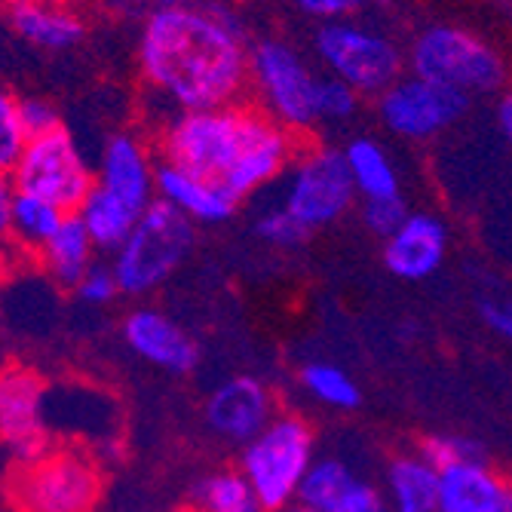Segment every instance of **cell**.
Instances as JSON below:
<instances>
[{"mask_svg":"<svg viewBox=\"0 0 512 512\" xmlns=\"http://www.w3.org/2000/svg\"><path fill=\"white\" fill-rule=\"evenodd\" d=\"M329 512H390V503L378 485L353 476V482L341 491V497L329 506Z\"/></svg>","mask_w":512,"mask_h":512,"instance_id":"32","label":"cell"},{"mask_svg":"<svg viewBox=\"0 0 512 512\" xmlns=\"http://www.w3.org/2000/svg\"><path fill=\"white\" fill-rule=\"evenodd\" d=\"M19 261H22V255L10 246L7 237H0V289L10 283V276L16 273Z\"/></svg>","mask_w":512,"mask_h":512,"instance_id":"39","label":"cell"},{"mask_svg":"<svg viewBox=\"0 0 512 512\" xmlns=\"http://www.w3.org/2000/svg\"><path fill=\"white\" fill-rule=\"evenodd\" d=\"M301 387L319 405L338 408V411H350L362 399V390L353 381L350 371L335 365V362H322V359L319 362H307L301 368Z\"/></svg>","mask_w":512,"mask_h":512,"instance_id":"26","label":"cell"},{"mask_svg":"<svg viewBox=\"0 0 512 512\" xmlns=\"http://www.w3.org/2000/svg\"><path fill=\"white\" fill-rule=\"evenodd\" d=\"M359 92L338 77H319L316 86V117L319 120H347L356 111Z\"/></svg>","mask_w":512,"mask_h":512,"instance_id":"31","label":"cell"},{"mask_svg":"<svg viewBox=\"0 0 512 512\" xmlns=\"http://www.w3.org/2000/svg\"><path fill=\"white\" fill-rule=\"evenodd\" d=\"M10 178L16 191L50 200L65 215H77L96 188V169L86 163L80 145L65 126L50 135L31 138Z\"/></svg>","mask_w":512,"mask_h":512,"instance_id":"6","label":"cell"},{"mask_svg":"<svg viewBox=\"0 0 512 512\" xmlns=\"http://www.w3.org/2000/svg\"><path fill=\"white\" fill-rule=\"evenodd\" d=\"M353 470L341 457H316V463L310 467L304 485H301V497L298 503L316 509V512H329V506L341 497V491L353 482Z\"/></svg>","mask_w":512,"mask_h":512,"instance_id":"27","label":"cell"},{"mask_svg":"<svg viewBox=\"0 0 512 512\" xmlns=\"http://www.w3.org/2000/svg\"><path fill=\"white\" fill-rule=\"evenodd\" d=\"M13 197H16V184H13V178L0 172V237H7V227H10V209H13Z\"/></svg>","mask_w":512,"mask_h":512,"instance_id":"38","label":"cell"},{"mask_svg":"<svg viewBox=\"0 0 512 512\" xmlns=\"http://www.w3.org/2000/svg\"><path fill=\"white\" fill-rule=\"evenodd\" d=\"M448 255V227L430 212H408L396 234L384 240V264L393 276L421 283L433 276Z\"/></svg>","mask_w":512,"mask_h":512,"instance_id":"16","label":"cell"},{"mask_svg":"<svg viewBox=\"0 0 512 512\" xmlns=\"http://www.w3.org/2000/svg\"><path fill=\"white\" fill-rule=\"evenodd\" d=\"M0 512H10V506H7L4 500H0Z\"/></svg>","mask_w":512,"mask_h":512,"instance_id":"44","label":"cell"},{"mask_svg":"<svg viewBox=\"0 0 512 512\" xmlns=\"http://www.w3.org/2000/svg\"><path fill=\"white\" fill-rule=\"evenodd\" d=\"M344 160L353 178L356 197H362V203L399 197V172L375 138H353L344 148Z\"/></svg>","mask_w":512,"mask_h":512,"instance_id":"23","label":"cell"},{"mask_svg":"<svg viewBox=\"0 0 512 512\" xmlns=\"http://www.w3.org/2000/svg\"><path fill=\"white\" fill-rule=\"evenodd\" d=\"M145 80L181 111L234 105L249 77L240 34L212 13L194 7H160L138 40Z\"/></svg>","mask_w":512,"mask_h":512,"instance_id":"2","label":"cell"},{"mask_svg":"<svg viewBox=\"0 0 512 512\" xmlns=\"http://www.w3.org/2000/svg\"><path fill=\"white\" fill-rule=\"evenodd\" d=\"M414 77L470 92H494L503 83V62L491 46L460 28H430L411 50Z\"/></svg>","mask_w":512,"mask_h":512,"instance_id":"7","label":"cell"},{"mask_svg":"<svg viewBox=\"0 0 512 512\" xmlns=\"http://www.w3.org/2000/svg\"><path fill=\"white\" fill-rule=\"evenodd\" d=\"M417 454H421L430 467H436L439 473L457 467V463H467V460H482V448L467 439V436H427L421 442V448H417Z\"/></svg>","mask_w":512,"mask_h":512,"instance_id":"29","label":"cell"},{"mask_svg":"<svg viewBox=\"0 0 512 512\" xmlns=\"http://www.w3.org/2000/svg\"><path fill=\"white\" fill-rule=\"evenodd\" d=\"M316 463V439L301 414H276L240 454V473L255 488L267 512L298 503L301 485Z\"/></svg>","mask_w":512,"mask_h":512,"instance_id":"4","label":"cell"},{"mask_svg":"<svg viewBox=\"0 0 512 512\" xmlns=\"http://www.w3.org/2000/svg\"><path fill=\"white\" fill-rule=\"evenodd\" d=\"M482 319L491 325L500 338L512 341V301H488V304H482Z\"/></svg>","mask_w":512,"mask_h":512,"instance_id":"36","label":"cell"},{"mask_svg":"<svg viewBox=\"0 0 512 512\" xmlns=\"http://www.w3.org/2000/svg\"><path fill=\"white\" fill-rule=\"evenodd\" d=\"M255 234L270 243V246H279V249H292V246H301L307 237H310V230L301 227L283 206H273L267 212L258 215L255 221Z\"/></svg>","mask_w":512,"mask_h":512,"instance_id":"30","label":"cell"},{"mask_svg":"<svg viewBox=\"0 0 512 512\" xmlns=\"http://www.w3.org/2000/svg\"><path fill=\"white\" fill-rule=\"evenodd\" d=\"M191 243H194V224L157 200L138 218L129 240L114 252L111 270L120 283V292L145 295L163 286L181 267V261L188 258Z\"/></svg>","mask_w":512,"mask_h":512,"instance_id":"5","label":"cell"},{"mask_svg":"<svg viewBox=\"0 0 512 512\" xmlns=\"http://www.w3.org/2000/svg\"><path fill=\"white\" fill-rule=\"evenodd\" d=\"M25 148H28V135L19 117V99L10 89L0 86V172L13 175Z\"/></svg>","mask_w":512,"mask_h":512,"instance_id":"28","label":"cell"},{"mask_svg":"<svg viewBox=\"0 0 512 512\" xmlns=\"http://www.w3.org/2000/svg\"><path fill=\"white\" fill-rule=\"evenodd\" d=\"M157 148L163 163L218 184L237 203L264 191L298 157L295 132L243 105L181 111L163 126Z\"/></svg>","mask_w":512,"mask_h":512,"instance_id":"1","label":"cell"},{"mask_svg":"<svg viewBox=\"0 0 512 512\" xmlns=\"http://www.w3.org/2000/svg\"><path fill=\"white\" fill-rule=\"evenodd\" d=\"M0 371H4V365H0Z\"/></svg>","mask_w":512,"mask_h":512,"instance_id":"45","label":"cell"},{"mask_svg":"<svg viewBox=\"0 0 512 512\" xmlns=\"http://www.w3.org/2000/svg\"><path fill=\"white\" fill-rule=\"evenodd\" d=\"M77 218L83 221L86 234L92 237V243H96L99 252H117L129 240L132 227L138 224L142 215L96 184L92 194L86 197V203L80 206Z\"/></svg>","mask_w":512,"mask_h":512,"instance_id":"24","label":"cell"},{"mask_svg":"<svg viewBox=\"0 0 512 512\" xmlns=\"http://www.w3.org/2000/svg\"><path fill=\"white\" fill-rule=\"evenodd\" d=\"M497 120H500V129L506 135V142L512 145V92H509V96H503V102L497 108Z\"/></svg>","mask_w":512,"mask_h":512,"instance_id":"40","label":"cell"},{"mask_svg":"<svg viewBox=\"0 0 512 512\" xmlns=\"http://www.w3.org/2000/svg\"><path fill=\"white\" fill-rule=\"evenodd\" d=\"M96 184L138 215H145L157 203V163L151 148L138 135H114L102 151Z\"/></svg>","mask_w":512,"mask_h":512,"instance_id":"14","label":"cell"},{"mask_svg":"<svg viewBox=\"0 0 512 512\" xmlns=\"http://www.w3.org/2000/svg\"><path fill=\"white\" fill-rule=\"evenodd\" d=\"M74 295H77L83 304H89V307H105V304H111V301H114L117 295H123V292H120V283H117L114 270L105 267V264H96V267H92V270L80 279V283H77Z\"/></svg>","mask_w":512,"mask_h":512,"instance_id":"34","label":"cell"},{"mask_svg":"<svg viewBox=\"0 0 512 512\" xmlns=\"http://www.w3.org/2000/svg\"><path fill=\"white\" fill-rule=\"evenodd\" d=\"M46 381L28 365H4L0 371V445L13 463L31 460L53 445L46 414Z\"/></svg>","mask_w":512,"mask_h":512,"instance_id":"11","label":"cell"},{"mask_svg":"<svg viewBox=\"0 0 512 512\" xmlns=\"http://www.w3.org/2000/svg\"><path fill=\"white\" fill-rule=\"evenodd\" d=\"M10 28L43 50H68L83 37V19L56 4H43V0H7L4 4Z\"/></svg>","mask_w":512,"mask_h":512,"instance_id":"18","label":"cell"},{"mask_svg":"<svg viewBox=\"0 0 512 512\" xmlns=\"http://www.w3.org/2000/svg\"><path fill=\"white\" fill-rule=\"evenodd\" d=\"M359 0H298V7L310 16H319V19H335V16H344L350 13Z\"/></svg>","mask_w":512,"mask_h":512,"instance_id":"37","label":"cell"},{"mask_svg":"<svg viewBox=\"0 0 512 512\" xmlns=\"http://www.w3.org/2000/svg\"><path fill=\"white\" fill-rule=\"evenodd\" d=\"M105 491L102 460L83 445H50L13 463L4 479L10 512H96Z\"/></svg>","mask_w":512,"mask_h":512,"instance_id":"3","label":"cell"},{"mask_svg":"<svg viewBox=\"0 0 512 512\" xmlns=\"http://www.w3.org/2000/svg\"><path fill=\"white\" fill-rule=\"evenodd\" d=\"M408 218V209L402 203V197H393V200H368L362 203V221L365 227L371 230L375 237L387 240L390 234H396L399 224Z\"/></svg>","mask_w":512,"mask_h":512,"instance_id":"33","label":"cell"},{"mask_svg":"<svg viewBox=\"0 0 512 512\" xmlns=\"http://www.w3.org/2000/svg\"><path fill=\"white\" fill-rule=\"evenodd\" d=\"M43 4H56V7H65V0H43Z\"/></svg>","mask_w":512,"mask_h":512,"instance_id":"43","label":"cell"},{"mask_svg":"<svg viewBox=\"0 0 512 512\" xmlns=\"http://www.w3.org/2000/svg\"><path fill=\"white\" fill-rule=\"evenodd\" d=\"M497 512H512V485L506 488V494H503V500H500Z\"/></svg>","mask_w":512,"mask_h":512,"instance_id":"41","label":"cell"},{"mask_svg":"<svg viewBox=\"0 0 512 512\" xmlns=\"http://www.w3.org/2000/svg\"><path fill=\"white\" fill-rule=\"evenodd\" d=\"M390 512H448L442 494V473L421 454H399L387 467Z\"/></svg>","mask_w":512,"mask_h":512,"instance_id":"19","label":"cell"},{"mask_svg":"<svg viewBox=\"0 0 512 512\" xmlns=\"http://www.w3.org/2000/svg\"><path fill=\"white\" fill-rule=\"evenodd\" d=\"M249 74L261 96L264 114H270L289 132L310 129L316 117V86L319 77L304 65V59L286 43L267 40L249 56Z\"/></svg>","mask_w":512,"mask_h":512,"instance_id":"9","label":"cell"},{"mask_svg":"<svg viewBox=\"0 0 512 512\" xmlns=\"http://www.w3.org/2000/svg\"><path fill=\"white\" fill-rule=\"evenodd\" d=\"M96 243H92V237L86 234V227L77 215H68L62 221V227L56 230V237L46 243L34 264L53 279V283H59L62 289H77L80 279L96 267Z\"/></svg>","mask_w":512,"mask_h":512,"instance_id":"20","label":"cell"},{"mask_svg":"<svg viewBox=\"0 0 512 512\" xmlns=\"http://www.w3.org/2000/svg\"><path fill=\"white\" fill-rule=\"evenodd\" d=\"M509 485L512 482H506L485 457L457 463V467L442 473L445 509L448 512H497Z\"/></svg>","mask_w":512,"mask_h":512,"instance_id":"21","label":"cell"},{"mask_svg":"<svg viewBox=\"0 0 512 512\" xmlns=\"http://www.w3.org/2000/svg\"><path fill=\"white\" fill-rule=\"evenodd\" d=\"M283 512H316V509H310V506H304V503H295V506H289V509H283Z\"/></svg>","mask_w":512,"mask_h":512,"instance_id":"42","label":"cell"},{"mask_svg":"<svg viewBox=\"0 0 512 512\" xmlns=\"http://www.w3.org/2000/svg\"><path fill=\"white\" fill-rule=\"evenodd\" d=\"M206 424L227 442L249 445L279 414L273 393L264 381L252 375H234L221 381L206 399Z\"/></svg>","mask_w":512,"mask_h":512,"instance_id":"13","label":"cell"},{"mask_svg":"<svg viewBox=\"0 0 512 512\" xmlns=\"http://www.w3.org/2000/svg\"><path fill=\"white\" fill-rule=\"evenodd\" d=\"M68 215L37 194L16 191L13 209H10V227H7V240L22 258H37V252L56 237V230L62 227Z\"/></svg>","mask_w":512,"mask_h":512,"instance_id":"22","label":"cell"},{"mask_svg":"<svg viewBox=\"0 0 512 512\" xmlns=\"http://www.w3.org/2000/svg\"><path fill=\"white\" fill-rule=\"evenodd\" d=\"M19 117H22L28 142L31 138H40V135H50V132L62 129L59 111L46 99H19Z\"/></svg>","mask_w":512,"mask_h":512,"instance_id":"35","label":"cell"},{"mask_svg":"<svg viewBox=\"0 0 512 512\" xmlns=\"http://www.w3.org/2000/svg\"><path fill=\"white\" fill-rule=\"evenodd\" d=\"M194 512H267L240 470H215L191 491Z\"/></svg>","mask_w":512,"mask_h":512,"instance_id":"25","label":"cell"},{"mask_svg":"<svg viewBox=\"0 0 512 512\" xmlns=\"http://www.w3.org/2000/svg\"><path fill=\"white\" fill-rule=\"evenodd\" d=\"M467 99L463 92L408 77L396 80L387 92H381V120L390 132L402 138H430L442 129H448L463 111H467Z\"/></svg>","mask_w":512,"mask_h":512,"instance_id":"12","label":"cell"},{"mask_svg":"<svg viewBox=\"0 0 512 512\" xmlns=\"http://www.w3.org/2000/svg\"><path fill=\"white\" fill-rule=\"evenodd\" d=\"M316 53L332 77L356 92H387L402 71V56L387 37L350 25H325L316 34Z\"/></svg>","mask_w":512,"mask_h":512,"instance_id":"10","label":"cell"},{"mask_svg":"<svg viewBox=\"0 0 512 512\" xmlns=\"http://www.w3.org/2000/svg\"><path fill=\"white\" fill-rule=\"evenodd\" d=\"M157 200L191 224H221L237 212V200L218 184L157 160Z\"/></svg>","mask_w":512,"mask_h":512,"instance_id":"17","label":"cell"},{"mask_svg":"<svg viewBox=\"0 0 512 512\" xmlns=\"http://www.w3.org/2000/svg\"><path fill=\"white\" fill-rule=\"evenodd\" d=\"M123 341L135 356L172 375H188L200 362L197 341L157 307H135L123 319Z\"/></svg>","mask_w":512,"mask_h":512,"instance_id":"15","label":"cell"},{"mask_svg":"<svg viewBox=\"0 0 512 512\" xmlns=\"http://www.w3.org/2000/svg\"><path fill=\"white\" fill-rule=\"evenodd\" d=\"M356 200L353 178L338 148H310L295 157L286 181L283 206L310 234L319 227H329L347 215Z\"/></svg>","mask_w":512,"mask_h":512,"instance_id":"8","label":"cell"}]
</instances>
